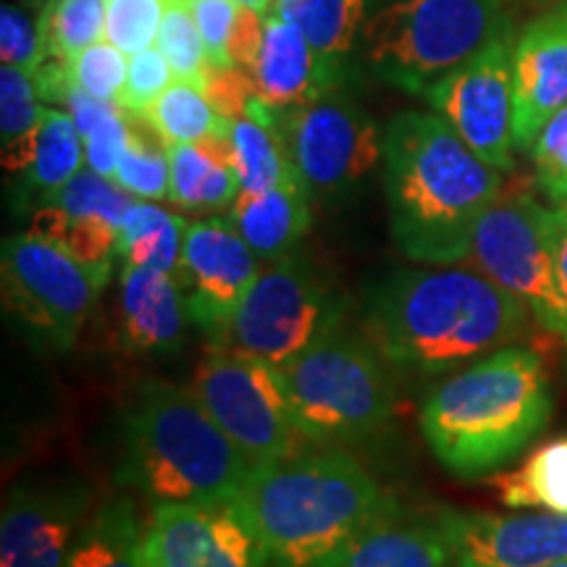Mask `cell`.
<instances>
[{
  "mask_svg": "<svg viewBox=\"0 0 567 567\" xmlns=\"http://www.w3.org/2000/svg\"><path fill=\"white\" fill-rule=\"evenodd\" d=\"M30 231L74 255L82 266L90 268L101 287L109 284L113 258H118L122 224L103 213L66 210L61 205L48 203L32 213Z\"/></svg>",
  "mask_w": 567,
  "mask_h": 567,
  "instance_id": "cell-24",
  "label": "cell"
},
{
  "mask_svg": "<svg viewBox=\"0 0 567 567\" xmlns=\"http://www.w3.org/2000/svg\"><path fill=\"white\" fill-rule=\"evenodd\" d=\"M122 344L134 354H174L182 350L189 316L179 281L158 268H122Z\"/></svg>",
  "mask_w": 567,
  "mask_h": 567,
  "instance_id": "cell-20",
  "label": "cell"
},
{
  "mask_svg": "<svg viewBox=\"0 0 567 567\" xmlns=\"http://www.w3.org/2000/svg\"><path fill=\"white\" fill-rule=\"evenodd\" d=\"M184 234H187V221L182 216H174L153 203L134 200L118 231V258L124 264L158 268L176 276Z\"/></svg>",
  "mask_w": 567,
  "mask_h": 567,
  "instance_id": "cell-29",
  "label": "cell"
},
{
  "mask_svg": "<svg viewBox=\"0 0 567 567\" xmlns=\"http://www.w3.org/2000/svg\"><path fill=\"white\" fill-rule=\"evenodd\" d=\"M276 132L295 172L318 200H344L384 158L379 124L337 92L279 111Z\"/></svg>",
  "mask_w": 567,
  "mask_h": 567,
  "instance_id": "cell-12",
  "label": "cell"
},
{
  "mask_svg": "<svg viewBox=\"0 0 567 567\" xmlns=\"http://www.w3.org/2000/svg\"><path fill=\"white\" fill-rule=\"evenodd\" d=\"M549 567H567V559H559V563H555V565H549Z\"/></svg>",
  "mask_w": 567,
  "mask_h": 567,
  "instance_id": "cell-49",
  "label": "cell"
},
{
  "mask_svg": "<svg viewBox=\"0 0 567 567\" xmlns=\"http://www.w3.org/2000/svg\"><path fill=\"white\" fill-rule=\"evenodd\" d=\"M258 260L229 216L187 221L176 279L189 323L213 344H226L229 339L231 318L260 274Z\"/></svg>",
  "mask_w": 567,
  "mask_h": 567,
  "instance_id": "cell-14",
  "label": "cell"
},
{
  "mask_svg": "<svg viewBox=\"0 0 567 567\" xmlns=\"http://www.w3.org/2000/svg\"><path fill=\"white\" fill-rule=\"evenodd\" d=\"M368 0H276L274 11L305 34L323 61L339 63L365 27Z\"/></svg>",
  "mask_w": 567,
  "mask_h": 567,
  "instance_id": "cell-28",
  "label": "cell"
},
{
  "mask_svg": "<svg viewBox=\"0 0 567 567\" xmlns=\"http://www.w3.org/2000/svg\"><path fill=\"white\" fill-rule=\"evenodd\" d=\"M551 243H555L557 279L567 308V205H555V213H551Z\"/></svg>",
  "mask_w": 567,
  "mask_h": 567,
  "instance_id": "cell-44",
  "label": "cell"
},
{
  "mask_svg": "<svg viewBox=\"0 0 567 567\" xmlns=\"http://www.w3.org/2000/svg\"><path fill=\"white\" fill-rule=\"evenodd\" d=\"M113 182L137 200H163L172 189L168 145L145 116L130 113V142Z\"/></svg>",
  "mask_w": 567,
  "mask_h": 567,
  "instance_id": "cell-33",
  "label": "cell"
},
{
  "mask_svg": "<svg viewBox=\"0 0 567 567\" xmlns=\"http://www.w3.org/2000/svg\"><path fill=\"white\" fill-rule=\"evenodd\" d=\"M536 182L555 205L567 203V105H563L528 147Z\"/></svg>",
  "mask_w": 567,
  "mask_h": 567,
  "instance_id": "cell-38",
  "label": "cell"
},
{
  "mask_svg": "<svg viewBox=\"0 0 567 567\" xmlns=\"http://www.w3.org/2000/svg\"><path fill=\"white\" fill-rule=\"evenodd\" d=\"M457 559L481 567H549L567 559V515L557 513H439Z\"/></svg>",
  "mask_w": 567,
  "mask_h": 567,
  "instance_id": "cell-16",
  "label": "cell"
},
{
  "mask_svg": "<svg viewBox=\"0 0 567 567\" xmlns=\"http://www.w3.org/2000/svg\"><path fill=\"white\" fill-rule=\"evenodd\" d=\"M69 71L71 82L87 92V95L105 103H118L126 84V74H130V61H126L124 51H118L116 45L105 40L74 55L69 61Z\"/></svg>",
  "mask_w": 567,
  "mask_h": 567,
  "instance_id": "cell-37",
  "label": "cell"
},
{
  "mask_svg": "<svg viewBox=\"0 0 567 567\" xmlns=\"http://www.w3.org/2000/svg\"><path fill=\"white\" fill-rule=\"evenodd\" d=\"M0 279L6 313L51 350L76 342L103 289L74 255L32 231L3 239Z\"/></svg>",
  "mask_w": 567,
  "mask_h": 567,
  "instance_id": "cell-11",
  "label": "cell"
},
{
  "mask_svg": "<svg viewBox=\"0 0 567 567\" xmlns=\"http://www.w3.org/2000/svg\"><path fill=\"white\" fill-rule=\"evenodd\" d=\"M310 195L300 176L287 179L266 193L245 195L234 200L229 218L245 243L252 247L264 264L295 252L300 239L310 229Z\"/></svg>",
  "mask_w": 567,
  "mask_h": 567,
  "instance_id": "cell-22",
  "label": "cell"
},
{
  "mask_svg": "<svg viewBox=\"0 0 567 567\" xmlns=\"http://www.w3.org/2000/svg\"><path fill=\"white\" fill-rule=\"evenodd\" d=\"M158 51L168 61L176 80L189 82L203 90L205 76H208L210 69V59L193 13L184 9V3H179V0H168L166 3V13H163L158 30Z\"/></svg>",
  "mask_w": 567,
  "mask_h": 567,
  "instance_id": "cell-35",
  "label": "cell"
},
{
  "mask_svg": "<svg viewBox=\"0 0 567 567\" xmlns=\"http://www.w3.org/2000/svg\"><path fill=\"white\" fill-rule=\"evenodd\" d=\"M193 392L252 465L302 455L308 436L297 425L279 365L216 344L197 365Z\"/></svg>",
  "mask_w": 567,
  "mask_h": 567,
  "instance_id": "cell-9",
  "label": "cell"
},
{
  "mask_svg": "<svg viewBox=\"0 0 567 567\" xmlns=\"http://www.w3.org/2000/svg\"><path fill=\"white\" fill-rule=\"evenodd\" d=\"M457 551L439 517L386 515L318 567H452Z\"/></svg>",
  "mask_w": 567,
  "mask_h": 567,
  "instance_id": "cell-21",
  "label": "cell"
},
{
  "mask_svg": "<svg viewBox=\"0 0 567 567\" xmlns=\"http://www.w3.org/2000/svg\"><path fill=\"white\" fill-rule=\"evenodd\" d=\"M172 189L168 200L193 213H216L234 205L239 176L229 137H205L187 145H168Z\"/></svg>",
  "mask_w": 567,
  "mask_h": 567,
  "instance_id": "cell-23",
  "label": "cell"
},
{
  "mask_svg": "<svg viewBox=\"0 0 567 567\" xmlns=\"http://www.w3.org/2000/svg\"><path fill=\"white\" fill-rule=\"evenodd\" d=\"M551 213L528 195L488 205L473 229L471 258L505 292L520 300L534 321L567 347V308L557 279Z\"/></svg>",
  "mask_w": 567,
  "mask_h": 567,
  "instance_id": "cell-10",
  "label": "cell"
},
{
  "mask_svg": "<svg viewBox=\"0 0 567 567\" xmlns=\"http://www.w3.org/2000/svg\"><path fill=\"white\" fill-rule=\"evenodd\" d=\"M140 517L130 496H113L76 530L63 567H142Z\"/></svg>",
  "mask_w": 567,
  "mask_h": 567,
  "instance_id": "cell-26",
  "label": "cell"
},
{
  "mask_svg": "<svg viewBox=\"0 0 567 567\" xmlns=\"http://www.w3.org/2000/svg\"><path fill=\"white\" fill-rule=\"evenodd\" d=\"M0 59L11 66L27 69L30 74H34L40 63L48 59L40 34V19H32L13 3H3L0 9Z\"/></svg>",
  "mask_w": 567,
  "mask_h": 567,
  "instance_id": "cell-40",
  "label": "cell"
},
{
  "mask_svg": "<svg viewBox=\"0 0 567 567\" xmlns=\"http://www.w3.org/2000/svg\"><path fill=\"white\" fill-rule=\"evenodd\" d=\"M27 69L3 63L0 69V158L3 172L21 176L30 168L38 140L42 105Z\"/></svg>",
  "mask_w": 567,
  "mask_h": 567,
  "instance_id": "cell-30",
  "label": "cell"
},
{
  "mask_svg": "<svg viewBox=\"0 0 567 567\" xmlns=\"http://www.w3.org/2000/svg\"><path fill=\"white\" fill-rule=\"evenodd\" d=\"M126 142H130V113L124 109H116L103 124H97L84 137V163L95 174L113 179L118 161H122L126 151Z\"/></svg>",
  "mask_w": 567,
  "mask_h": 567,
  "instance_id": "cell-42",
  "label": "cell"
},
{
  "mask_svg": "<svg viewBox=\"0 0 567 567\" xmlns=\"http://www.w3.org/2000/svg\"><path fill=\"white\" fill-rule=\"evenodd\" d=\"M174 80V71L168 61L163 59L158 48H147L137 55H130V74H126V84L118 97V105L126 113H137L145 116L151 105L158 101L168 84Z\"/></svg>",
  "mask_w": 567,
  "mask_h": 567,
  "instance_id": "cell-39",
  "label": "cell"
},
{
  "mask_svg": "<svg viewBox=\"0 0 567 567\" xmlns=\"http://www.w3.org/2000/svg\"><path fill=\"white\" fill-rule=\"evenodd\" d=\"M381 147L396 250L425 266L471 258L473 229L502 195V172L481 161L439 113H400Z\"/></svg>",
  "mask_w": 567,
  "mask_h": 567,
  "instance_id": "cell-2",
  "label": "cell"
},
{
  "mask_svg": "<svg viewBox=\"0 0 567 567\" xmlns=\"http://www.w3.org/2000/svg\"><path fill=\"white\" fill-rule=\"evenodd\" d=\"M281 371L297 425L310 444L360 442L384 429L394 413L384 354L344 326Z\"/></svg>",
  "mask_w": 567,
  "mask_h": 567,
  "instance_id": "cell-7",
  "label": "cell"
},
{
  "mask_svg": "<svg viewBox=\"0 0 567 567\" xmlns=\"http://www.w3.org/2000/svg\"><path fill=\"white\" fill-rule=\"evenodd\" d=\"M342 66L318 55L305 34L274 9L264 17V42L250 71L258 95L276 111L313 103L337 92Z\"/></svg>",
  "mask_w": 567,
  "mask_h": 567,
  "instance_id": "cell-19",
  "label": "cell"
},
{
  "mask_svg": "<svg viewBox=\"0 0 567 567\" xmlns=\"http://www.w3.org/2000/svg\"><path fill=\"white\" fill-rule=\"evenodd\" d=\"M38 19L48 59L71 61L105 38L109 0H51Z\"/></svg>",
  "mask_w": 567,
  "mask_h": 567,
  "instance_id": "cell-34",
  "label": "cell"
},
{
  "mask_svg": "<svg viewBox=\"0 0 567 567\" xmlns=\"http://www.w3.org/2000/svg\"><path fill=\"white\" fill-rule=\"evenodd\" d=\"M231 505L264 547L266 567H318L396 513L371 473L339 450L252 465Z\"/></svg>",
  "mask_w": 567,
  "mask_h": 567,
  "instance_id": "cell-3",
  "label": "cell"
},
{
  "mask_svg": "<svg viewBox=\"0 0 567 567\" xmlns=\"http://www.w3.org/2000/svg\"><path fill=\"white\" fill-rule=\"evenodd\" d=\"M90 496L82 486H17L0 520V567H63Z\"/></svg>",
  "mask_w": 567,
  "mask_h": 567,
  "instance_id": "cell-17",
  "label": "cell"
},
{
  "mask_svg": "<svg viewBox=\"0 0 567 567\" xmlns=\"http://www.w3.org/2000/svg\"><path fill=\"white\" fill-rule=\"evenodd\" d=\"M551 379L530 347H505L460 368L423 400L425 444L452 476L499 473L549 423Z\"/></svg>",
  "mask_w": 567,
  "mask_h": 567,
  "instance_id": "cell-4",
  "label": "cell"
},
{
  "mask_svg": "<svg viewBox=\"0 0 567 567\" xmlns=\"http://www.w3.org/2000/svg\"><path fill=\"white\" fill-rule=\"evenodd\" d=\"M168 0H109L105 40L126 55H137L158 40Z\"/></svg>",
  "mask_w": 567,
  "mask_h": 567,
  "instance_id": "cell-36",
  "label": "cell"
},
{
  "mask_svg": "<svg viewBox=\"0 0 567 567\" xmlns=\"http://www.w3.org/2000/svg\"><path fill=\"white\" fill-rule=\"evenodd\" d=\"M145 118L166 145H187V142H203L205 137L231 134V118L213 109L200 87L182 80L168 84V90L145 113Z\"/></svg>",
  "mask_w": 567,
  "mask_h": 567,
  "instance_id": "cell-31",
  "label": "cell"
},
{
  "mask_svg": "<svg viewBox=\"0 0 567 567\" xmlns=\"http://www.w3.org/2000/svg\"><path fill=\"white\" fill-rule=\"evenodd\" d=\"M239 6H245V9H252V11H258V13H268L274 9V3L276 0H237Z\"/></svg>",
  "mask_w": 567,
  "mask_h": 567,
  "instance_id": "cell-45",
  "label": "cell"
},
{
  "mask_svg": "<svg viewBox=\"0 0 567 567\" xmlns=\"http://www.w3.org/2000/svg\"><path fill=\"white\" fill-rule=\"evenodd\" d=\"M231 155L239 176V193H266L276 184L300 176L274 126L255 118H231Z\"/></svg>",
  "mask_w": 567,
  "mask_h": 567,
  "instance_id": "cell-32",
  "label": "cell"
},
{
  "mask_svg": "<svg viewBox=\"0 0 567 567\" xmlns=\"http://www.w3.org/2000/svg\"><path fill=\"white\" fill-rule=\"evenodd\" d=\"M513 53L515 32H509L423 95L465 145L502 174L515 168Z\"/></svg>",
  "mask_w": 567,
  "mask_h": 567,
  "instance_id": "cell-13",
  "label": "cell"
},
{
  "mask_svg": "<svg viewBox=\"0 0 567 567\" xmlns=\"http://www.w3.org/2000/svg\"><path fill=\"white\" fill-rule=\"evenodd\" d=\"M347 297L337 281L305 255H284L239 302L226 344L287 368L344 321Z\"/></svg>",
  "mask_w": 567,
  "mask_h": 567,
  "instance_id": "cell-8",
  "label": "cell"
},
{
  "mask_svg": "<svg viewBox=\"0 0 567 567\" xmlns=\"http://www.w3.org/2000/svg\"><path fill=\"white\" fill-rule=\"evenodd\" d=\"M142 567H266V551L231 502H158Z\"/></svg>",
  "mask_w": 567,
  "mask_h": 567,
  "instance_id": "cell-15",
  "label": "cell"
},
{
  "mask_svg": "<svg viewBox=\"0 0 567 567\" xmlns=\"http://www.w3.org/2000/svg\"><path fill=\"white\" fill-rule=\"evenodd\" d=\"M24 3H30V6H38V9H45V6L51 3V0H24Z\"/></svg>",
  "mask_w": 567,
  "mask_h": 567,
  "instance_id": "cell-46",
  "label": "cell"
},
{
  "mask_svg": "<svg viewBox=\"0 0 567 567\" xmlns=\"http://www.w3.org/2000/svg\"><path fill=\"white\" fill-rule=\"evenodd\" d=\"M252 463L213 421L193 389L142 381L122 415L116 484L158 502H231Z\"/></svg>",
  "mask_w": 567,
  "mask_h": 567,
  "instance_id": "cell-5",
  "label": "cell"
},
{
  "mask_svg": "<svg viewBox=\"0 0 567 567\" xmlns=\"http://www.w3.org/2000/svg\"><path fill=\"white\" fill-rule=\"evenodd\" d=\"M84 137L71 113L42 105L30 168L21 174V193L34 210L42 208L82 172Z\"/></svg>",
  "mask_w": 567,
  "mask_h": 567,
  "instance_id": "cell-25",
  "label": "cell"
},
{
  "mask_svg": "<svg viewBox=\"0 0 567 567\" xmlns=\"http://www.w3.org/2000/svg\"><path fill=\"white\" fill-rule=\"evenodd\" d=\"M528 3H557V0H528Z\"/></svg>",
  "mask_w": 567,
  "mask_h": 567,
  "instance_id": "cell-48",
  "label": "cell"
},
{
  "mask_svg": "<svg viewBox=\"0 0 567 567\" xmlns=\"http://www.w3.org/2000/svg\"><path fill=\"white\" fill-rule=\"evenodd\" d=\"M455 567H481V565H473V563H465V559H457Z\"/></svg>",
  "mask_w": 567,
  "mask_h": 567,
  "instance_id": "cell-47",
  "label": "cell"
},
{
  "mask_svg": "<svg viewBox=\"0 0 567 567\" xmlns=\"http://www.w3.org/2000/svg\"><path fill=\"white\" fill-rule=\"evenodd\" d=\"M264 17L252 9H239L237 24H234L231 40H229V61L234 69H243L250 74L258 59L260 42H264Z\"/></svg>",
  "mask_w": 567,
  "mask_h": 567,
  "instance_id": "cell-43",
  "label": "cell"
},
{
  "mask_svg": "<svg viewBox=\"0 0 567 567\" xmlns=\"http://www.w3.org/2000/svg\"><path fill=\"white\" fill-rule=\"evenodd\" d=\"M513 0H400L365 21L368 66L394 87L425 95L442 76L513 32Z\"/></svg>",
  "mask_w": 567,
  "mask_h": 567,
  "instance_id": "cell-6",
  "label": "cell"
},
{
  "mask_svg": "<svg viewBox=\"0 0 567 567\" xmlns=\"http://www.w3.org/2000/svg\"><path fill=\"white\" fill-rule=\"evenodd\" d=\"M179 3L193 13L197 30L203 34L210 66L234 69L229 61V40L243 6L237 0H179Z\"/></svg>",
  "mask_w": 567,
  "mask_h": 567,
  "instance_id": "cell-41",
  "label": "cell"
},
{
  "mask_svg": "<svg viewBox=\"0 0 567 567\" xmlns=\"http://www.w3.org/2000/svg\"><path fill=\"white\" fill-rule=\"evenodd\" d=\"M565 205H567V203H565Z\"/></svg>",
  "mask_w": 567,
  "mask_h": 567,
  "instance_id": "cell-50",
  "label": "cell"
},
{
  "mask_svg": "<svg viewBox=\"0 0 567 567\" xmlns=\"http://www.w3.org/2000/svg\"><path fill=\"white\" fill-rule=\"evenodd\" d=\"M494 488L509 509L567 515V436L542 444L515 471L494 473Z\"/></svg>",
  "mask_w": 567,
  "mask_h": 567,
  "instance_id": "cell-27",
  "label": "cell"
},
{
  "mask_svg": "<svg viewBox=\"0 0 567 567\" xmlns=\"http://www.w3.org/2000/svg\"><path fill=\"white\" fill-rule=\"evenodd\" d=\"M515 147L528 151L536 134L567 105V0L538 13L515 38Z\"/></svg>",
  "mask_w": 567,
  "mask_h": 567,
  "instance_id": "cell-18",
  "label": "cell"
},
{
  "mask_svg": "<svg viewBox=\"0 0 567 567\" xmlns=\"http://www.w3.org/2000/svg\"><path fill=\"white\" fill-rule=\"evenodd\" d=\"M530 321L526 305L471 268H400L365 295L368 339L402 373H455L520 342Z\"/></svg>",
  "mask_w": 567,
  "mask_h": 567,
  "instance_id": "cell-1",
  "label": "cell"
}]
</instances>
